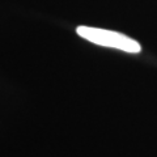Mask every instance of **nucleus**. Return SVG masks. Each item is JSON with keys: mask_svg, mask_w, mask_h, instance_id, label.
Masks as SVG:
<instances>
[{"mask_svg": "<svg viewBox=\"0 0 157 157\" xmlns=\"http://www.w3.org/2000/svg\"><path fill=\"white\" fill-rule=\"evenodd\" d=\"M76 33L81 38L98 46L115 48V50H121L128 54H139L141 51V46L137 41L127 37L126 34L114 30L93 26H78L76 29Z\"/></svg>", "mask_w": 157, "mask_h": 157, "instance_id": "nucleus-1", "label": "nucleus"}]
</instances>
